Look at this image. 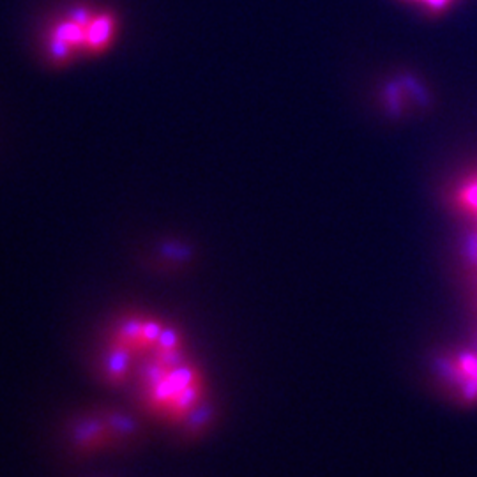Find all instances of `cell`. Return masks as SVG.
Here are the masks:
<instances>
[{
	"instance_id": "cell-1",
	"label": "cell",
	"mask_w": 477,
	"mask_h": 477,
	"mask_svg": "<svg viewBox=\"0 0 477 477\" xmlns=\"http://www.w3.org/2000/svg\"><path fill=\"white\" fill-rule=\"evenodd\" d=\"M106 387L129 396L145 419L197 442L218 419V402L184 331L168 318L126 310L106 322L92 356Z\"/></svg>"
},
{
	"instance_id": "cell-2",
	"label": "cell",
	"mask_w": 477,
	"mask_h": 477,
	"mask_svg": "<svg viewBox=\"0 0 477 477\" xmlns=\"http://www.w3.org/2000/svg\"><path fill=\"white\" fill-rule=\"evenodd\" d=\"M145 417L138 410L94 405L69 417L62 428V444L76 458L128 450L142 444Z\"/></svg>"
},
{
	"instance_id": "cell-3",
	"label": "cell",
	"mask_w": 477,
	"mask_h": 477,
	"mask_svg": "<svg viewBox=\"0 0 477 477\" xmlns=\"http://www.w3.org/2000/svg\"><path fill=\"white\" fill-rule=\"evenodd\" d=\"M117 36V18L103 9L76 6L46 29L45 53L50 64L64 66L108 50Z\"/></svg>"
},
{
	"instance_id": "cell-4",
	"label": "cell",
	"mask_w": 477,
	"mask_h": 477,
	"mask_svg": "<svg viewBox=\"0 0 477 477\" xmlns=\"http://www.w3.org/2000/svg\"><path fill=\"white\" fill-rule=\"evenodd\" d=\"M447 205L458 225L460 267L477 320V165L460 174L450 184Z\"/></svg>"
},
{
	"instance_id": "cell-5",
	"label": "cell",
	"mask_w": 477,
	"mask_h": 477,
	"mask_svg": "<svg viewBox=\"0 0 477 477\" xmlns=\"http://www.w3.org/2000/svg\"><path fill=\"white\" fill-rule=\"evenodd\" d=\"M440 389L460 405H477V341L440 354L435 363Z\"/></svg>"
},
{
	"instance_id": "cell-6",
	"label": "cell",
	"mask_w": 477,
	"mask_h": 477,
	"mask_svg": "<svg viewBox=\"0 0 477 477\" xmlns=\"http://www.w3.org/2000/svg\"><path fill=\"white\" fill-rule=\"evenodd\" d=\"M419 8L428 9V11H442V9L449 8L455 0H410Z\"/></svg>"
},
{
	"instance_id": "cell-7",
	"label": "cell",
	"mask_w": 477,
	"mask_h": 477,
	"mask_svg": "<svg viewBox=\"0 0 477 477\" xmlns=\"http://www.w3.org/2000/svg\"><path fill=\"white\" fill-rule=\"evenodd\" d=\"M103 477H108V476H103Z\"/></svg>"
}]
</instances>
